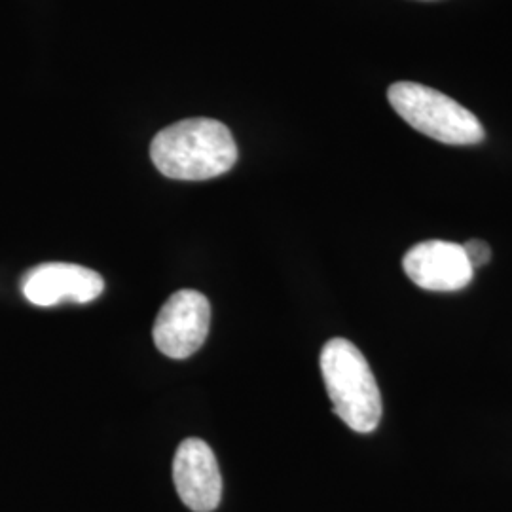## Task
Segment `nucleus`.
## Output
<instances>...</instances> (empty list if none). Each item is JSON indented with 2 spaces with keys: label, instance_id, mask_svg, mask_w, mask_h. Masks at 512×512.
<instances>
[{
  "label": "nucleus",
  "instance_id": "obj_1",
  "mask_svg": "<svg viewBox=\"0 0 512 512\" xmlns=\"http://www.w3.org/2000/svg\"><path fill=\"white\" fill-rule=\"evenodd\" d=\"M150 158L169 179L209 181L236 165L238 145L217 120L190 118L162 129L150 145Z\"/></svg>",
  "mask_w": 512,
  "mask_h": 512
},
{
  "label": "nucleus",
  "instance_id": "obj_2",
  "mask_svg": "<svg viewBox=\"0 0 512 512\" xmlns=\"http://www.w3.org/2000/svg\"><path fill=\"white\" fill-rule=\"evenodd\" d=\"M321 372L334 414L357 433H372L384 404L365 355L346 338H332L321 351Z\"/></svg>",
  "mask_w": 512,
  "mask_h": 512
},
{
  "label": "nucleus",
  "instance_id": "obj_3",
  "mask_svg": "<svg viewBox=\"0 0 512 512\" xmlns=\"http://www.w3.org/2000/svg\"><path fill=\"white\" fill-rule=\"evenodd\" d=\"M387 99L406 124L439 143L465 147L484 141V128L475 114L439 90L397 82L389 88Z\"/></svg>",
  "mask_w": 512,
  "mask_h": 512
},
{
  "label": "nucleus",
  "instance_id": "obj_4",
  "mask_svg": "<svg viewBox=\"0 0 512 512\" xmlns=\"http://www.w3.org/2000/svg\"><path fill=\"white\" fill-rule=\"evenodd\" d=\"M211 323L209 300L198 291L171 294L154 323V344L171 359H186L202 348Z\"/></svg>",
  "mask_w": 512,
  "mask_h": 512
},
{
  "label": "nucleus",
  "instance_id": "obj_5",
  "mask_svg": "<svg viewBox=\"0 0 512 512\" xmlns=\"http://www.w3.org/2000/svg\"><path fill=\"white\" fill-rule=\"evenodd\" d=\"M105 291L103 277L90 268L48 262L29 270L21 279V293L40 308H52L65 302L88 304Z\"/></svg>",
  "mask_w": 512,
  "mask_h": 512
},
{
  "label": "nucleus",
  "instance_id": "obj_6",
  "mask_svg": "<svg viewBox=\"0 0 512 512\" xmlns=\"http://www.w3.org/2000/svg\"><path fill=\"white\" fill-rule=\"evenodd\" d=\"M403 268L418 287L439 293L461 291L475 275L463 245L440 239L414 245L404 255Z\"/></svg>",
  "mask_w": 512,
  "mask_h": 512
},
{
  "label": "nucleus",
  "instance_id": "obj_7",
  "mask_svg": "<svg viewBox=\"0 0 512 512\" xmlns=\"http://www.w3.org/2000/svg\"><path fill=\"white\" fill-rule=\"evenodd\" d=\"M173 482L190 511L211 512L219 507L222 476L207 442L200 439L181 442L173 459Z\"/></svg>",
  "mask_w": 512,
  "mask_h": 512
},
{
  "label": "nucleus",
  "instance_id": "obj_8",
  "mask_svg": "<svg viewBox=\"0 0 512 512\" xmlns=\"http://www.w3.org/2000/svg\"><path fill=\"white\" fill-rule=\"evenodd\" d=\"M463 249H465V255L469 258L473 270L486 266V264L492 260V249H490V245H488L486 241H482V239H471V241H467V243L463 245Z\"/></svg>",
  "mask_w": 512,
  "mask_h": 512
}]
</instances>
